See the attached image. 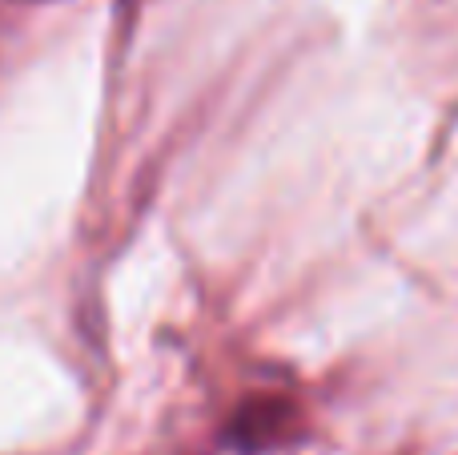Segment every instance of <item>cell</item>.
Segmentation results:
<instances>
[{
	"instance_id": "6da1fadb",
	"label": "cell",
	"mask_w": 458,
	"mask_h": 455,
	"mask_svg": "<svg viewBox=\"0 0 458 455\" xmlns=\"http://www.w3.org/2000/svg\"><path fill=\"white\" fill-rule=\"evenodd\" d=\"M293 419L298 411L285 399H250L229 424V440L242 451H266L293 432Z\"/></svg>"
}]
</instances>
